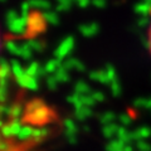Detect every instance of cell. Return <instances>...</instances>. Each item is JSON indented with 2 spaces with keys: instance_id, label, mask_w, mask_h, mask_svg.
I'll return each instance as SVG.
<instances>
[{
  "instance_id": "1",
  "label": "cell",
  "mask_w": 151,
  "mask_h": 151,
  "mask_svg": "<svg viewBox=\"0 0 151 151\" xmlns=\"http://www.w3.org/2000/svg\"><path fill=\"white\" fill-rule=\"evenodd\" d=\"M147 45H149V50L151 53V20H150V24L147 28Z\"/></svg>"
}]
</instances>
